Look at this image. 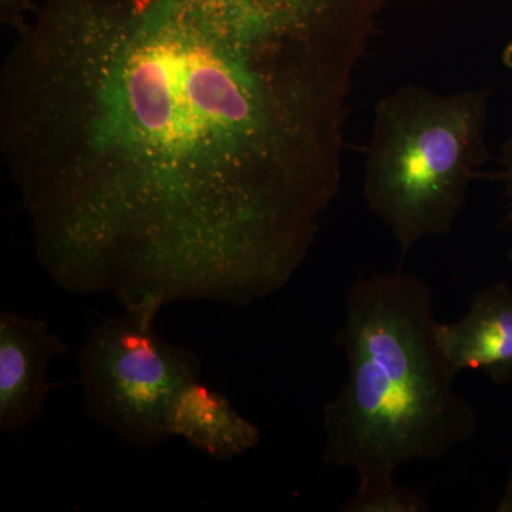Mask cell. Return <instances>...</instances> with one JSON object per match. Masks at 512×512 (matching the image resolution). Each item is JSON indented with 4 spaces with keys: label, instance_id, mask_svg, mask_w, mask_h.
Segmentation results:
<instances>
[{
    "label": "cell",
    "instance_id": "obj_3",
    "mask_svg": "<svg viewBox=\"0 0 512 512\" xmlns=\"http://www.w3.org/2000/svg\"><path fill=\"white\" fill-rule=\"evenodd\" d=\"M491 92L437 93L404 84L377 101L363 198L407 254L451 234L487 161Z\"/></svg>",
    "mask_w": 512,
    "mask_h": 512
},
{
    "label": "cell",
    "instance_id": "obj_5",
    "mask_svg": "<svg viewBox=\"0 0 512 512\" xmlns=\"http://www.w3.org/2000/svg\"><path fill=\"white\" fill-rule=\"evenodd\" d=\"M69 346L50 332L43 320L13 312L0 313V430L25 429L42 413L56 384L46 373L53 357Z\"/></svg>",
    "mask_w": 512,
    "mask_h": 512
},
{
    "label": "cell",
    "instance_id": "obj_1",
    "mask_svg": "<svg viewBox=\"0 0 512 512\" xmlns=\"http://www.w3.org/2000/svg\"><path fill=\"white\" fill-rule=\"evenodd\" d=\"M387 0H45L2 76L37 258L137 318L291 282L339 197Z\"/></svg>",
    "mask_w": 512,
    "mask_h": 512
},
{
    "label": "cell",
    "instance_id": "obj_11",
    "mask_svg": "<svg viewBox=\"0 0 512 512\" xmlns=\"http://www.w3.org/2000/svg\"><path fill=\"white\" fill-rule=\"evenodd\" d=\"M501 62L512 72V37L508 40L507 45L504 46L503 53H501Z\"/></svg>",
    "mask_w": 512,
    "mask_h": 512
},
{
    "label": "cell",
    "instance_id": "obj_8",
    "mask_svg": "<svg viewBox=\"0 0 512 512\" xmlns=\"http://www.w3.org/2000/svg\"><path fill=\"white\" fill-rule=\"evenodd\" d=\"M429 510L426 498L404 485L382 483L357 487L348 503L343 505L345 512H424Z\"/></svg>",
    "mask_w": 512,
    "mask_h": 512
},
{
    "label": "cell",
    "instance_id": "obj_7",
    "mask_svg": "<svg viewBox=\"0 0 512 512\" xmlns=\"http://www.w3.org/2000/svg\"><path fill=\"white\" fill-rule=\"evenodd\" d=\"M167 426L170 437H181L195 450L220 461L244 456L261 441L258 427L237 412L224 394L200 380L177 394Z\"/></svg>",
    "mask_w": 512,
    "mask_h": 512
},
{
    "label": "cell",
    "instance_id": "obj_2",
    "mask_svg": "<svg viewBox=\"0 0 512 512\" xmlns=\"http://www.w3.org/2000/svg\"><path fill=\"white\" fill-rule=\"evenodd\" d=\"M436 323L420 276L399 269L350 285L335 335L348 379L323 407V463L352 470L357 487L393 483L400 467L439 461L476 434V410L454 387Z\"/></svg>",
    "mask_w": 512,
    "mask_h": 512
},
{
    "label": "cell",
    "instance_id": "obj_6",
    "mask_svg": "<svg viewBox=\"0 0 512 512\" xmlns=\"http://www.w3.org/2000/svg\"><path fill=\"white\" fill-rule=\"evenodd\" d=\"M437 346L451 375L480 370L495 383L512 379V289L498 282L474 293L466 315L436 323Z\"/></svg>",
    "mask_w": 512,
    "mask_h": 512
},
{
    "label": "cell",
    "instance_id": "obj_9",
    "mask_svg": "<svg viewBox=\"0 0 512 512\" xmlns=\"http://www.w3.org/2000/svg\"><path fill=\"white\" fill-rule=\"evenodd\" d=\"M32 0H0V16L5 25L20 29L25 26L26 13L36 12Z\"/></svg>",
    "mask_w": 512,
    "mask_h": 512
},
{
    "label": "cell",
    "instance_id": "obj_4",
    "mask_svg": "<svg viewBox=\"0 0 512 512\" xmlns=\"http://www.w3.org/2000/svg\"><path fill=\"white\" fill-rule=\"evenodd\" d=\"M154 325L126 312L103 320L90 330L79 355L87 412L138 448L170 439L171 404L201 377L200 356L161 338Z\"/></svg>",
    "mask_w": 512,
    "mask_h": 512
},
{
    "label": "cell",
    "instance_id": "obj_10",
    "mask_svg": "<svg viewBox=\"0 0 512 512\" xmlns=\"http://www.w3.org/2000/svg\"><path fill=\"white\" fill-rule=\"evenodd\" d=\"M501 165H503V170H501L500 177L504 183L505 198H507L508 204L507 222L512 235V137L508 138L501 148ZM510 256L512 259V249Z\"/></svg>",
    "mask_w": 512,
    "mask_h": 512
}]
</instances>
